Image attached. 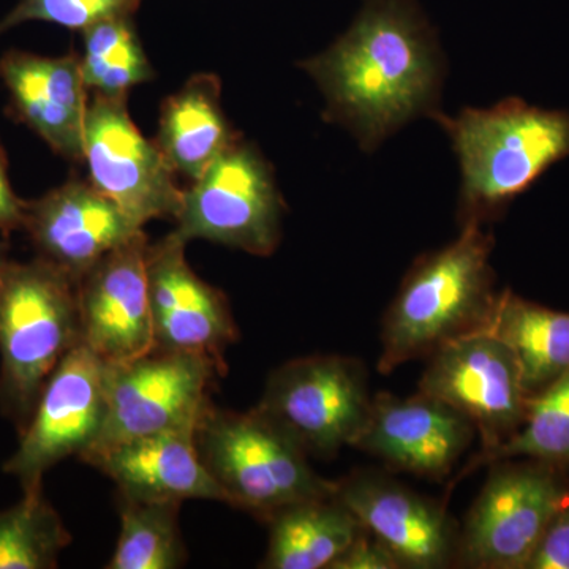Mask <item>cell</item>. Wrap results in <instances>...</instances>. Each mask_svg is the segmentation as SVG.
Segmentation results:
<instances>
[{
  "label": "cell",
  "mask_w": 569,
  "mask_h": 569,
  "mask_svg": "<svg viewBox=\"0 0 569 569\" xmlns=\"http://www.w3.org/2000/svg\"><path fill=\"white\" fill-rule=\"evenodd\" d=\"M269 546L261 568L329 569L362 531L336 496L309 498L266 520Z\"/></svg>",
  "instance_id": "cell-22"
},
{
  "label": "cell",
  "mask_w": 569,
  "mask_h": 569,
  "mask_svg": "<svg viewBox=\"0 0 569 569\" xmlns=\"http://www.w3.org/2000/svg\"><path fill=\"white\" fill-rule=\"evenodd\" d=\"M148 236L104 254L78 283L80 342L107 365L153 350L148 282Z\"/></svg>",
  "instance_id": "cell-13"
},
{
  "label": "cell",
  "mask_w": 569,
  "mask_h": 569,
  "mask_svg": "<svg viewBox=\"0 0 569 569\" xmlns=\"http://www.w3.org/2000/svg\"><path fill=\"white\" fill-rule=\"evenodd\" d=\"M336 498L400 568L440 569L456 561L459 533L443 505L373 471L337 482Z\"/></svg>",
  "instance_id": "cell-16"
},
{
  "label": "cell",
  "mask_w": 569,
  "mask_h": 569,
  "mask_svg": "<svg viewBox=\"0 0 569 569\" xmlns=\"http://www.w3.org/2000/svg\"><path fill=\"white\" fill-rule=\"evenodd\" d=\"M460 227L456 241L422 254L403 277L381 328L378 370L385 376L485 331L498 295L490 266L493 236L481 223Z\"/></svg>",
  "instance_id": "cell-3"
},
{
  "label": "cell",
  "mask_w": 569,
  "mask_h": 569,
  "mask_svg": "<svg viewBox=\"0 0 569 569\" xmlns=\"http://www.w3.org/2000/svg\"><path fill=\"white\" fill-rule=\"evenodd\" d=\"M372 396L361 362L343 356H307L269 376L257 410L307 456L332 458L355 447Z\"/></svg>",
  "instance_id": "cell-8"
},
{
  "label": "cell",
  "mask_w": 569,
  "mask_h": 569,
  "mask_svg": "<svg viewBox=\"0 0 569 569\" xmlns=\"http://www.w3.org/2000/svg\"><path fill=\"white\" fill-rule=\"evenodd\" d=\"M9 257H7V244L0 241V277L3 274V269L9 264Z\"/></svg>",
  "instance_id": "cell-31"
},
{
  "label": "cell",
  "mask_w": 569,
  "mask_h": 569,
  "mask_svg": "<svg viewBox=\"0 0 569 569\" xmlns=\"http://www.w3.org/2000/svg\"><path fill=\"white\" fill-rule=\"evenodd\" d=\"M274 170L252 142L236 141L183 190L176 233L254 257L276 252L284 212Z\"/></svg>",
  "instance_id": "cell-7"
},
{
  "label": "cell",
  "mask_w": 569,
  "mask_h": 569,
  "mask_svg": "<svg viewBox=\"0 0 569 569\" xmlns=\"http://www.w3.org/2000/svg\"><path fill=\"white\" fill-rule=\"evenodd\" d=\"M482 332L496 336L511 348L530 397L569 370V313L505 290L497 295Z\"/></svg>",
  "instance_id": "cell-21"
},
{
  "label": "cell",
  "mask_w": 569,
  "mask_h": 569,
  "mask_svg": "<svg viewBox=\"0 0 569 569\" xmlns=\"http://www.w3.org/2000/svg\"><path fill=\"white\" fill-rule=\"evenodd\" d=\"M141 0H18L0 20V36L29 21H43L82 32L110 18L133 17Z\"/></svg>",
  "instance_id": "cell-27"
},
{
  "label": "cell",
  "mask_w": 569,
  "mask_h": 569,
  "mask_svg": "<svg viewBox=\"0 0 569 569\" xmlns=\"http://www.w3.org/2000/svg\"><path fill=\"white\" fill-rule=\"evenodd\" d=\"M80 342L78 283L37 257L9 261L0 277V411L18 432L44 383Z\"/></svg>",
  "instance_id": "cell-4"
},
{
  "label": "cell",
  "mask_w": 569,
  "mask_h": 569,
  "mask_svg": "<svg viewBox=\"0 0 569 569\" xmlns=\"http://www.w3.org/2000/svg\"><path fill=\"white\" fill-rule=\"evenodd\" d=\"M70 542L43 489L22 492L17 505L0 511V569H54Z\"/></svg>",
  "instance_id": "cell-25"
},
{
  "label": "cell",
  "mask_w": 569,
  "mask_h": 569,
  "mask_svg": "<svg viewBox=\"0 0 569 569\" xmlns=\"http://www.w3.org/2000/svg\"><path fill=\"white\" fill-rule=\"evenodd\" d=\"M24 208L26 201L18 198L13 187H11L9 162H7L6 151L0 144V231L2 233L22 230Z\"/></svg>",
  "instance_id": "cell-30"
},
{
  "label": "cell",
  "mask_w": 569,
  "mask_h": 569,
  "mask_svg": "<svg viewBox=\"0 0 569 569\" xmlns=\"http://www.w3.org/2000/svg\"><path fill=\"white\" fill-rule=\"evenodd\" d=\"M173 501L121 498V533L108 569H176L186 563Z\"/></svg>",
  "instance_id": "cell-24"
},
{
  "label": "cell",
  "mask_w": 569,
  "mask_h": 569,
  "mask_svg": "<svg viewBox=\"0 0 569 569\" xmlns=\"http://www.w3.org/2000/svg\"><path fill=\"white\" fill-rule=\"evenodd\" d=\"M80 66L86 88L100 96L127 97L152 81L153 70L142 48L133 17L110 18L81 32Z\"/></svg>",
  "instance_id": "cell-23"
},
{
  "label": "cell",
  "mask_w": 569,
  "mask_h": 569,
  "mask_svg": "<svg viewBox=\"0 0 569 569\" xmlns=\"http://www.w3.org/2000/svg\"><path fill=\"white\" fill-rule=\"evenodd\" d=\"M433 121L451 140L459 160L460 224L501 216L553 164L569 157V112L546 110L518 97L490 108L438 112Z\"/></svg>",
  "instance_id": "cell-2"
},
{
  "label": "cell",
  "mask_w": 569,
  "mask_h": 569,
  "mask_svg": "<svg viewBox=\"0 0 569 569\" xmlns=\"http://www.w3.org/2000/svg\"><path fill=\"white\" fill-rule=\"evenodd\" d=\"M526 569H569V492Z\"/></svg>",
  "instance_id": "cell-28"
},
{
  "label": "cell",
  "mask_w": 569,
  "mask_h": 569,
  "mask_svg": "<svg viewBox=\"0 0 569 569\" xmlns=\"http://www.w3.org/2000/svg\"><path fill=\"white\" fill-rule=\"evenodd\" d=\"M0 80L9 92V111L50 146L51 151L84 162L89 89L77 52L47 58L20 50L0 58Z\"/></svg>",
  "instance_id": "cell-18"
},
{
  "label": "cell",
  "mask_w": 569,
  "mask_h": 569,
  "mask_svg": "<svg viewBox=\"0 0 569 569\" xmlns=\"http://www.w3.org/2000/svg\"><path fill=\"white\" fill-rule=\"evenodd\" d=\"M227 365L211 356L153 348L107 367V417L93 447L102 449L163 432H198L211 410V392Z\"/></svg>",
  "instance_id": "cell-6"
},
{
  "label": "cell",
  "mask_w": 569,
  "mask_h": 569,
  "mask_svg": "<svg viewBox=\"0 0 569 569\" xmlns=\"http://www.w3.org/2000/svg\"><path fill=\"white\" fill-rule=\"evenodd\" d=\"M186 246L176 231L149 244L153 348L211 356L224 365V350L239 339L238 326L227 296L190 268Z\"/></svg>",
  "instance_id": "cell-14"
},
{
  "label": "cell",
  "mask_w": 569,
  "mask_h": 569,
  "mask_svg": "<svg viewBox=\"0 0 569 569\" xmlns=\"http://www.w3.org/2000/svg\"><path fill=\"white\" fill-rule=\"evenodd\" d=\"M99 468L134 501H224L223 490L209 473L194 432H163L137 438L82 459Z\"/></svg>",
  "instance_id": "cell-19"
},
{
  "label": "cell",
  "mask_w": 569,
  "mask_h": 569,
  "mask_svg": "<svg viewBox=\"0 0 569 569\" xmlns=\"http://www.w3.org/2000/svg\"><path fill=\"white\" fill-rule=\"evenodd\" d=\"M22 230L41 260L80 283L100 260L142 233L141 224L91 181L70 179L39 200L26 201Z\"/></svg>",
  "instance_id": "cell-15"
},
{
  "label": "cell",
  "mask_w": 569,
  "mask_h": 569,
  "mask_svg": "<svg viewBox=\"0 0 569 569\" xmlns=\"http://www.w3.org/2000/svg\"><path fill=\"white\" fill-rule=\"evenodd\" d=\"M477 429L458 410L418 392L372 397L369 418L355 447L391 470L441 481L470 447Z\"/></svg>",
  "instance_id": "cell-17"
},
{
  "label": "cell",
  "mask_w": 569,
  "mask_h": 569,
  "mask_svg": "<svg viewBox=\"0 0 569 569\" xmlns=\"http://www.w3.org/2000/svg\"><path fill=\"white\" fill-rule=\"evenodd\" d=\"M219 78L193 74L160 111L156 142L176 173L197 181L241 134L228 122Z\"/></svg>",
  "instance_id": "cell-20"
},
{
  "label": "cell",
  "mask_w": 569,
  "mask_h": 569,
  "mask_svg": "<svg viewBox=\"0 0 569 569\" xmlns=\"http://www.w3.org/2000/svg\"><path fill=\"white\" fill-rule=\"evenodd\" d=\"M399 563L378 539L362 529L329 569H399Z\"/></svg>",
  "instance_id": "cell-29"
},
{
  "label": "cell",
  "mask_w": 569,
  "mask_h": 569,
  "mask_svg": "<svg viewBox=\"0 0 569 569\" xmlns=\"http://www.w3.org/2000/svg\"><path fill=\"white\" fill-rule=\"evenodd\" d=\"M468 512L456 560L478 569H526L569 490L557 467L498 460Z\"/></svg>",
  "instance_id": "cell-9"
},
{
  "label": "cell",
  "mask_w": 569,
  "mask_h": 569,
  "mask_svg": "<svg viewBox=\"0 0 569 569\" xmlns=\"http://www.w3.org/2000/svg\"><path fill=\"white\" fill-rule=\"evenodd\" d=\"M107 367L78 342L52 370L17 451L3 466L22 492L41 489L50 468L71 456L81 459L93 447L107 417Z\"/></svg>",
  "instance_id": "cell-10"
},
{
  "label": "cell",
  "mask_w": 569,
  "mask_h": 569,
  "mask_svg": "<svg viewBox=\"0 0 569 569\" xmlns=\"http://www.w3.org/2000/svg\"><path fill=\"white\" fill-rule=\"evenodd\" d=\"M299 67L323 93L325 121L342 126L365 152L441 111L447 63L417 0H366L350 28Z\"/></svg>",
  "instance_id": "cell-1"
},
{
  "label": "cell",
  "mask_w": 569,
  "mask_h": 569,
  "mask_svg": "<svg viewBox=\"0 0 569 569\" xmlns=\"http://www.w3.org/2000/svg\"><path fill=\"white\" fill-rule=\"evenodd\" d=\"M84 162L89 181L134 222L176 219L183 190L156 140L140 132L127 110V97L93 93L86 116Z\"/></svg>",
  "instance_id": "cell-12"
},
{
  "label": "cell",
  "mask_w": 569,
  "mask_h": 569,
  "mask_svg": "<svg viewBox=\"0 0 569 569\" xmlns=\"http://www.w3.org/2000/svg\"><path fill=\"white\" fill-rule=\"evenodd\" d=\"M531 459L553 467L569 463V370L531 396L526 419L507 443L473 460L466 471L498 460Z\"/></svg>",
  "instance_id": "cell-26"
},
{
  "label": "cell",
  "mask_w": 569,
  "mask_h": 569,
  "mask_svg": "<svg viewBox=\"0 0 569 569\" xmlns=\"http://www.w3.org/2000/svg\"><path fill=\"white\" fill-rule=\"evenodd\" d=\"M197 447L227 503L263 520L298 501L336 496L337 482L318 477L306 452L257 408L239 413L212 406Z\"/></svg>",
  "instance_id": "cell-5"
},
{
  "label": "cell",
  "mask_w": 569,
  "mask_h": 569,
  "mask_svg": "<svg viewBox=\"0 0 569 569\" xmlns=\"http://www.w3.org/2000/svg\"><path fill=\"white\" fill-rule=\"evenodd\" d=\"M419 392L470 419L482 441L481 452L470 462L518 432L530 399L511 348L489 332L462 337L430 355Z\"/></svg>",
  "instance_id": "cell-11"
}]
</instances>
